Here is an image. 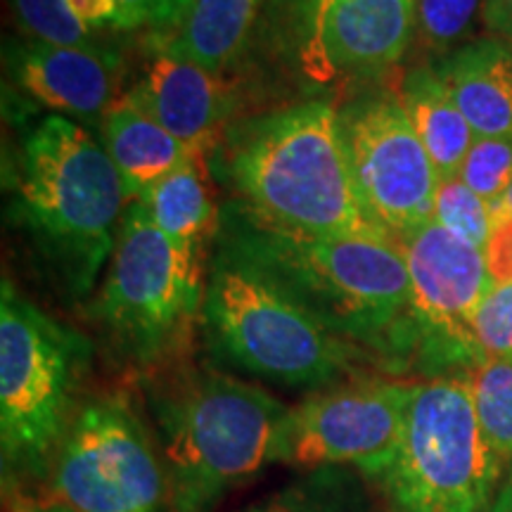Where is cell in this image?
I'll use <instances>...</instances> for the list:
<instances>
[{
	"mask_svg": "<svg viewBox=\"0 0 512 512\" xmlns=\"http://www.w3.org/2000/svg\"><path fill=\"white\" fill-rule=\"evenodd\" d=\"M50 475L53 503L74 512H164L169 503L155 434L121 394L79 403Z\"/></svg>",
	"mask_w": 512,
	"mask_h": 512,
	"instance_id": "cell-9",
	"label": "cell"
},
{
	"mask_svg": "<svg viewBox=\"0 0 512 512\" xmlns=\"http://www.w3.org/2000/svg\"><path fill=\"white\" fill-rule=\"evenodd\" d=\"M482 0H415L418 29L432 48H448L470 29Z\"/></svg>",
	"mask_w": 512,
	"mask_h": 512,
	"instance_id": "cell-27",
	"label": "cell"
},
{
	"mask_svg": "<svg viewBox=\"0 0 512 512\" xmlns=\"http://www.w3.org/2000/svg\"><path fill=\"white\" fill-rule=\"evenodd\" d=\"M202 325L219 361L283 387H330L368 356L223 247L211 264Z\"/></svg>",
	"mask_w": 512,
	"mask_h": 512,
	"instance_id": "cell-5",
	"label": "cell"
},
{
	"mask_svg": "<svg viewBox=\"0 0 512 512\" xmlns=\"http://www.w3.org/2000/svg\"><path fill=\"white\" fill-rule=\"evenodd\" d=\"M484 261L491 287L512 283V214H494L484 245Z\"/></svg>",
	"mask_w": 512,
	"mask_h": 512,
	"instance_id": "cell-29",
	"label": "cell"
},
{
	"mask_svg": "<svg viewBox=\"0 0 512 512\" xmlns=\"http://www.w3.org/2000/svg\"><path fill=\"white\" fill-rule=\"evenodd\" d=\"M309 62L328 72L375 76L406 53L415 0H344L304 12Z\"/></svg>",
	"mask_w": 512,
	"mask_h": 512,
	"instance_id": "cell-13",
	"label": "cell"
},
{
	"mask_svg": "<svg viewBox=\"0 0 512 512\" xmlns=\"http://www.w3.org/2000/svg\"><path fill=\"white\" fill-rule=\"evenodd\" d=\"M330 3H344V0H299V12H309L313 8H320V5H330Z\"/></svg>",
	"mask_w": 512,
	"mask_h": 512,
	"instance_id": "cell-34",
	"label": "cell"
},
{
	"mask_svg": "<svg viewBox=\"0 0 512 512\" xmlns=\"http://www.w3.org/2000/svg\"><path fill=\"white\" fill-rule=\"evenodd\" d=\"M102 145L133 200L197 155L126 98L102 117ZM204 159V157H202Z\"/></svg>",
	"mask_w": 512,
	"mask_h": 512,
	"instance_id": "cell-17",
	"label": "cell"
},
{
	"mask_svg": "<svg viewBox=\"0 0 512 512\" xmlns=\"http://www.w3.org/2000/svg\"><path fill=\"white\" fill-rule=\"evenodd\" d=\"M489 512H512V463H510L508 477H505L501 486H498V494Z\"/></svg>",
	"mask_w": 512,
	"mask_h": 512,
	"instance_id": "cell-32",
	"label": "cell"
},
{
	"mask_svg": "<svg viewBox=\"0 0 512 512\" xmlns=\"http://www.w3.org/2000/svg\"><path fill=\"white\" fill-rule=\"evenodd\" d=\"M147 411L174 512H211L230 489L285 460L292 408L214 368L166 370L147 387Z\"/></svg>",
	"mask_w": 512,
	"mask_h": 512,
	"instance_id": "cell-2",
	"label": "cell"
},
{
	"mask_svg": "<svg viewBox=\"0 0 512 512\" xmlns=\"http://www.w3.org/2000/svg\"><path fill=\"white\" fill-rule=\"evenodd\" d=\"M399 100L439 176H458L477 136L446 91L437 69L420 67L408 74Z\"/></svg>",
	"mask_w": 512,
	"mask_h": 512,
	"instance_id": "cell-18",
	"label": "cell"
},
{
	"mask_svg": "<svg viewBox=\"0 0 512 512\" xmlns=\"http://www.w3.org/2000/svg\"><path fill=\"white\" fill-rule=\"evenodd\" d=\"M501 470L467 377H439L415 387L399 453L380 484L399 512H489Z\"/></svg>",
	"mask_w": 512,
	"mask_h": 512,
	"instance_id": "cell-8",
	"label": "cell"
},
{
	"mask_svg": "<svg viewBox=\"0 0 512 512\" xmlns=\"http://www.w3.org/2000/svg\"><path fill=\"white\" fill-rule=\"evenodd\" d=\"M15 183L24 216L57 259L64 283L74 294L91 290L131 200L105 145L76 121L53 114L24 138Z\"/></svg>",
	"mask_w": 512,
	"mask_h": 512,
	"instance_id": "cell-4",
	"label": "cell"
},
{
	"mask_svg": "<svg viewBox=\"0 0 512 512\" xmlns=\"http://www.w3.org/2000/svg\"><path fill=\"white\" fill-rule=\"evenodd\" d=\"M491 214H512V183L510 188L501 195V200L491 204Z\"/></svg>",
	"mask_w": 512,
	"mask_h": 512,
	"instance_id": "cell-33",
	"label": "cell"
},
{
	"mask_svg": "<svg viewBox=\"0 0 512 512\" xmlns=\"http://www.w3.org/2000/svg\"><path fill=\"white\" fill-rule=\"evenodd\" d=\"M86 337L57 323L8 280L0 299V451L3 482L43 479L72 422Z\"/></svg>",
	"mask_w": 512,
	"mask_h": 512,
	"instance_id": "cell-6",
	"label": "cell"
},
{
	"mask_svg": "<svg viewBox=\"0 0 512 512\" xmlns=\"http://www.w3.org/2000/svg\"><path fill=\"white\" fill-rule=\"evenodd\" d=\"M69 5L88 29L100 27L105 22H117V3L114 0H69Z\"/></svg>",
	"mask_w": 512,
	"mask_h": 512,
	"instance_id": "cell-30",
	"label": "cell"
},
{
	"mask_svg": "<svg viewBox=\"0 0 512 512\" xmlns=\"http://www.w3.org/2000/svg\"><path fill=\"white\" fill-rule=\"evenodd\" d=\"M136 202L143 204L150 219L178 245L202 249L219 228L214 200L202 171V157L178 166L162 181L147 188Z\"/></svg>",
	"mask_w": 512,
	"mask_h": 512,
	"instance_id": "cell-20",
	"label": "cell"
},
{
	"mask_svg": "<svg viewBox=\"0 0 512 512\" xmlns=\"http://www.w3.org/2000/svg\"><path fill=\"white\" fill-rule=\"evenodd\" d=\"M434 221L456 238L484 252L494 214H491V204H486L475 190L467 188L460 176H446L439 178L437 197H434Z\"/></svg>",
	"mask_w": 512,
	"mask_h": 512,
	"instance_id": "cell-23",
	"label": "cell"
},
{
	"mask_svg": "<svg viewBox=\"0 0 512 512\" xmlns=\"http://www.w3.org/2000/svg\"><path fill=\"white\" fill-rule=\"evenodd\" d=\"M226 169L240 207L266 226L297 235L382 233L358 200L339 112L304 102L235 128Z\"/></svg>",
	"mask_w": 512,
	"mask_h": 512,
	"instance_id": "cell-3",
	"label": "cell"
},
{
	"mask_svg": "<svg viewBox=\"0 0 512 512\" xmlns=\"http://www.w3.org/2000/svg\"><path fill=\"white\" fill-rule=\"evenodd\" d=\"M399 242L411 275V351L425 368H448L484 358L472 339V316L491 290L484 252L427 221Z\"/></svg>",
	"mask_w": 512,
	"mask_h": 512,
	"instance_id": "cell-12",
	"label": "cell"
},
{
	"mask_svg": "<svg viewBox=\"0 0 512 512\" xmlns=\"http://www.w3.org/2000/svg\"><path fill=\"white\" fill-rule=\"evenodd\" d=\"M482 432L496 456L512 463V361L486 358L467 373Z\"/></svg>",
	"mask_w": 512,
	"mask_h": 512,
	"instance_id": "cell-22",
	"label": "cell"
},
{
	"mask_svg": "<svg viewBox=\"0 0 512 512\" xmlns=\"http://www.w3.org/2000/svg\"><path fill=\"white\" fill-rule=\"evenodd\" d=\"M387 512H399V510H387Z\"/></svg>",
	"mask_w": 512,
	"mask_h": 512,
	"instance_id": "cell-36",
	"label": "cell"
},
{
	"mask_svg": "<svg viewBox=\"0 0 512 512\" xmlns=\"http://www.w3.org/2000/svg\"><path fill=\"white\" fill-rule=\"evenodd\" d=\"M472 339L482 358L512 361V283L496 285L479 302L470 323Z\"/></svg>",
	"mask_w": 512,
	"mask_h": 512,
	"instance_id": "cell-26",
	"label": "cell"
},
{
	"mask_svg": "<svg viewBox=\"0 0 512 512\" xmlns=\"http://www.w3.org/2000/svg\"><path fill=\"white\" fill-rule=\"evenodd\" d=\"M204 290L200 249L171 240L133 200L91 318L114 354L140 368L159 366L181 354Z\"/></svg>",
	"mask_w": 512,
	"mask_h": 512,
	"instance_id": "cell-7",
	"label": "cell"
},
{
	"mask_svg": "<svg viewBox=\"0 0 512 512\" xmlns=\"http://www.w3.org/2000/svg\"><path fill=\"white\" fill-rule=\"evenodd\" d=\"M117 3V27H181L190 15L195 0H114Z\"/></svg>",
	"mask_w": 512,
	"mask_h": 512,
	"instance_id": "cell-28",
	"label": "cell"
},
{
	"mask_svg": "<svg viewBox=\"0 0 512 512\" xmlns=\"http://www.w3.org/2000/svg\"><path fill=\"white\" fill-rule=\"evenodd\" d=\"M27 512H74V510L62 503H48V505H36V508H29Z\"/></svg>",
	"mask_w": 512,
	"mask_h": 512,
	"instance_id": "cell-35",
	"label": "cell"
},
{
	"mask_svg": "<svg viewBox=\"0 0 512 512\" xmlns=\"http://www.w3.org/2000/svg\"><path fill=\"white\" fill-rule=\"evenodd\" d=\"M221 247L283 287L337 337L389 358L411 356V275L389 235H297L233 204Z\"/></svg>",
	"mask_w": 512,
	"mask_h": 512,
	"instance_id": "cell-1",
	"label": "cell"
},
{
	"mask_svg": "<svg viewBox=\"0 0 512 512\" xmlns=\"http://www.w3.org/2000/svg\"><path fill=\"white\" fill-rule=\"evenodd\" d=\"M363 479L349 467L304 470L299 479L238 512H375Z\"/></svg>",
	"mask_w": 512,
	"mask_h": 512,
	"instance_id": "cell-21",
	"label": "cell"
},
{
	"mask_svg": "<svg viewBox=\"0 0 512 512\" xmlns=\"http://www.w3.org/2000/svg\"><path fill=\"white\" fill-rule=\"evenodd\" d=\"M19 86L41 105L93 121L112 107V69L98 50L31 41L12 57Z\"/></svg>",
	"mask_w": 512,
	"mask_h": 512,
	"instance_id": "cell-15",
	"label": "cell"
},
{
	"mask_svg": "<svg viewBox=\"0 0 512 512\" xmlns=\"http://www.w3.org/2000/svg\"><path fill=\"white\" fill-rule=\"evenodd\" d=\"M484 22L498 38L512 43V0H486Z\"/></svg>",
	"mask_w": 512,
	"mask_h": 512,
	"instance_id": "cell-31",
	"label": "cell"
},
{
	"mask_svg": "<svg viewBox=\"0 0 512 512\" xmlns=\"http://www.w3.org/2000/svg\"><path fill=\"white\" fill-rule=\"evenodd\" d=\"M477 138L512 136V43L479 38L437 67Z\"/></svg>",
	"mask_w": 512,
	"mask_h": 512,
	"instance_id": "cell-16",
	"label": "cell"
},
{
	"mask_svg": "<svg viewBox=\"0 0 512 512\" xmlns=\"http://www.w3.org/2000/svg\"><path fill=\"white\" fill-rule=\"evenodd\" d=\"M415 387L354 377L318 389L290 411L283 463L302 470L351 465L380 482L399 453Z\"/></svg>",
	"mask_w": 512,
	"mask_h": 512,
	"instance_id": "cell-11",
	"label": "cell"
},
{
	"mask_svg": "<svg viewBox=\"0 0 512 512\" xmlns=\"http://www.w3.org/2000/svg\"><path fill=\"white\" fill-rule=\"evenodd\" d=\"M259 5L261 0H195L166 50L219 74L245 48Z\"/></svg>",
	"mask_w": 512,
	"mask_h": 512,
	"instance_id": "cell-19",
	"label": "cell"
},
{
	"mask_svg": "<svg viewBox=\"0 0 512 512\" xmlns=\"http://www.w3.org/2000/svg\"><path fill=\"white\" fill-rule=\"evenodd\" d=\"M124 98L188 145L197 157L214 147L230 112V93L219 74L166 48L147 64Z\"/></svg>",
	"mask_w": 512,
	"mask_h": 512,
	"instance_id": "cell-14",
	"label": "cell"
},
{
	"mask_svg": "<svg viewBox=\"0 0 512 512\" xmlns=\"http://www.w3.org/2000/svg\"><path fill=\"white\" fill-rule=\"evenodd\" d=\"M458 176L486 204H496L512 183V136L475 138Z\"/></svg>",
	"mask_w": 512,
	"mask_h": 512,
	"instance_id": "cell-25",
	"label": "cell"
},
{
	"mask_svg": "<svg viewBox=\"0 0 512 512\" xmlns=\"http://www.w3.org/2000/svg\"><path fill=\"white\" fill-rule=\"evenodd\" d=\"M351 178L366 216L392 240L434 219L439 171L399 95H366L339 110Z\"/></svg>",
	"mask_w": 512,
	"mask_h": 512,
	"instance_id": "cell-10",
	"label": "cell"
},
{
	"mask_svg": "<svg viewBox=\"0 0 512 512\" xmlns=\"http://www.w3.org/2000/svg\"><path fill=\"white\" fill-rule=\"evenodd\" d=\"M17 22L36 41L64 48H91V29L74 15L69 0H12Z\"/></svg>",
	"mask_w": 512,
	"mask_h": 512,
	"instance_id": "cell-24",
	"label": "cell"
}]
</instances>
